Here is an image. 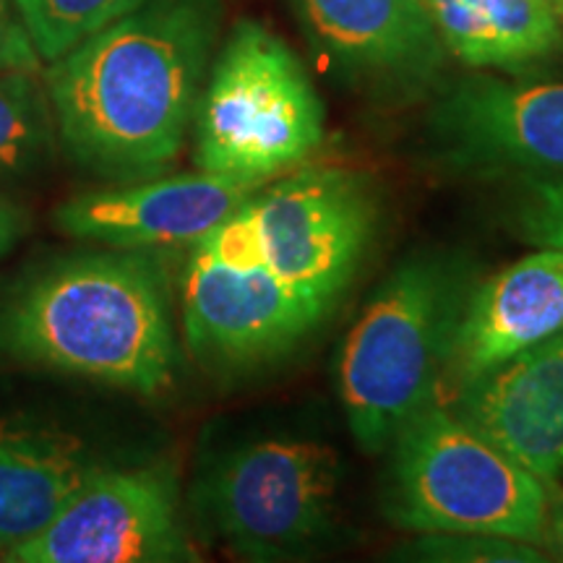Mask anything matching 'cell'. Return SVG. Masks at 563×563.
Returning a JSON list of instances; mask_svg holds the SVG:
<instances>
[{
    "label": "cell",
    "instance_id": "obj_1",
    "mask_svg": "<svg viewBox=\"0 0 563 563\" xmlns=\"http://www.w3.org/2000/svg\"><path fill=\"white\" fill-rule=\"evenodd\" d=\"M222 0H146L51 63L58 141L112 183L165 175L194 125Z\"/></svg>",
    "mask_w": 563,
    "mask_h": 563
},
{
    "label": "cell",
    "instance_id": "obj_2",
    "mask_svg": "<svg viewBox=\"0 0 563 563\" xmlns=\"http://www.w3.org/2000/svg\"><path fill=\"white\" fill-rule=\"evenodd\" d=\"M0 363L159 397L178 376L170 287L144 251L70 253L0 292Z\"/></svg>",
    "mask_w": 563,
    "mask_h": 563
},
{
    "label": "cell",
    "instance_id": "obj_3",
    "mask_svg": "<svg viewBox=\"0 0 563 563\" xmlns=\"http://www.w3.org/2000/svg\"><path fill=\"white\" fill-rule=\"evenodd\" d=\"M462 308L456 274L435 258H415L384 282L344 336L340 399L363 454L386 452L433 402Z\"/></svg>",
    "mask_w": 563,
    "mask_h": 563
},
{
    "label": "cell",
    "instance_id": "obj_4",
    "mask_svg": "<svg viewBox=\"0 0 563 563\" xmlns=\"http://www.w3.org/2000/svg\"><path fill=\"white\" fill-rule=\"evenodd\" d=\"M384 514L399 530L464 532L543 548L548 485L470 428L426 405L391 441Z\"/></svg>",
    "mask_w": 563,
    "mask_h": 563
},
{
    "label": "cell",
    "instance_id": "obj_5",
    "mask_svg": "<svg viewBox=\"0 0 563 563\" xmlns=\"http://www.w3.org/2000/svg\"><path fill=\"white\" fill-rule=\"evenodd\" d=\"M199 170L272 183L323 141V102L285 40L241 19L211 60L194 115Z\"/></svg>",
    "mask_w": 563,
    "mask_h": 563
},
{
    "label": "cell",
    "instance_id": "obj_6",
    "mask_svg": "<svg viewBox=\"0 0 563 563\" xmlns=\"http://www.w3.org/2000/svg\"><path fill=\"white\" fill-rule=\"evenodd\" d=\"M342 475L329 443L262 439L214 456L191 501L211 538L238 559L298 561L336 534Z\"/></svg>",
    "mask_w": 563,
    "mask_h": 563
},
{
    "label": "cell",
    "instance_id": "obj_7",
    "mask_svg": "<svg viewBox=\"0 0 563 563\" xmlns=\"http://www.w3.org/2000/svg\"><path fill=\"white\" fill-rule=\"evenodd\" d=\"M264 264L327 316L355 277L373 230L376 199L361 173L295 167L251 199Z\"/></svg>",
    "mask_w": 563,
    "mask_h": 563
},
{
    "label": "cell",
    "instance_id": "obj_8",
    "mask_svg": "<svg viewBox=\"0 0 563 563\" xmlns=\"http://www.w3.org/2000/svg\"><path fill=\"white\" fill-rule=\"evenodd\" d=\"M178 473L167 462L102 464L32 540L3 555L13 563L196 561Z\"/></svg>",
    "mask_w": 563,
    "mask_h": 563
},
{
    "label": "cell",
    "instance_id": "obj_9",
    "mask_svg": "<svg viewBox=\"0 0 563 563\" xmlns=\"http://www.w3.org/2000/svg\"><path fill=\"white\" fill-rule=\"evenodd\" d=\"M321 319L266 264L232 269L194 249L183 279V332L207 371L232 376L277 361Z\"/></svg>",
    "mask_w": 563,
    "mask_h": 563
},
{
    "label": "cell",
    "instance_id": "obj_10",
    "mask_svg": "<svg viewBox=\"0 0 563 563\" xmlns=\"http://www.w3.org/2000/svg\"><path fill=\"white\" fill-rule=\"evenodd\" d=\"M441 157L464 170L563 178V81L470 76L435 104Z\"/></svg>",
    "mask_w": 563,
    "mask_h": 563
},
{
    "label": "cell",
    "instance_id": "obj_11",
    "mask_svg": "<svg viewBox=\"0 0 563 563\" xmlns=\"http://www.w3.org/2000/svg\"><path fill=\"white\" fill-rule=\"evenodd\" d=\"M264 186L203 170L157 175L74 196L55 211V224L70 238L121 251L199 245Z\"/></svg>",
    "mask_w": 563,
    "mask_h": 563
},
{
    "label": "cell",
    "instance_id": "obj_12",
    "mask_svg": "<svg viewBox=\"0 0 563 563\" xmlns=\"http://www.w3.org/2000/svg\"><path fill=\"white\" fill-rule=\"evenodd\" d=\"M452 410L483 439L555 485L563 477V332L456 389Z\"/></svg>",
    "mask_w": 563,
    "mask_h": 563
},
{
    "label": "cell",
    "instance_id": "obj_13",
    "mask_svg": "<svg viewBox=\"0 0 563 563\" xmlns=\"http://www.w3.org/2000/svg\"><path fill=\"white\" fill-rule=\"evenodd\" d=\"M302 30L336 68L382 87H426L446 47L422 0H290Z\"/></svg>",
    "mask_w": 563,
    "mask_h": 563
},
{
    "label": "cell",
    "instance_id": "obj_14",
    "mask_svg": "<svg viewBox=\"0 0 563 563\" xmlns=\"http://www.w3.org/2000/svg\"><path fill=\"white\" fill-rule=\"evenodd\" d=\"M563 332V249L527 253L483 282L464 302L449 344L454 391L481 373Z\"/></svg>",
    "mask_w": 563,
    "mask_h": 563
},
{
    "label": "cell",
    "instance_id": "obj_15",
    "mask_svg": "<svg viewBox=\"0 0 563 563\" xmlns=\"http://www.w3.org/2000/svg\"><path fill=\"white\" fill-rule=\"evenodd\" d=\"M102 464L68 428L0 415V553L45 530Z\"/></svg>",
    "mask_w": 563,
    "mask_h": 563
},
{
    "label": "cell",
    "instance_id": "obj_16",
    "mask_svg": "<svg viewBox=\"0 0 563 563\" xmlns=\"http://www.w3.org/2000/svg\"><path fill=\"white\" fill-rule=\"evenodd\" d=\"M449 55L477 70L532 68L563 55L553 0H422Z\"/></svg>",
    "mask_w": 563,
    "mask_h": 563
},
{
    "label": "cell",
    "instance_id": "obj_17",
    "mask_svg": "<svg viewBox=\"0 0 563 563\" xmlns=\"http://www.w3.org/2000/svg\"><path fill=\"white\" fill-rule=\"evenodd\" d=\"M58 150V125L37 70H0V183L45 170Z\"/></svg>",
    "mask_w": 563,
    "mask_h": 563
},
{
    "label": "cell",
    "instance_id": "obj_18",
    "mask_svg": "<svg viewBox=\"0 0 563 563\" xmlns=\"http://www.w3.org/2000/svg\"><path fill=\"white\" fill-rule=\"evenodd\" d=\"M40 60L53 63L146 0H13Z\"/></svg>",
    "mask_w": 563,
    "mask_h": 563
},
{
    "label": "cell",
    "instance_id": "obj_19",
    "mask_svg": "<svg viewBox=\"0 0 563 563\" xmlns=\"http://www.w3.org/2000/svg\"><path fill=\"white\" fill-rule=\"evenodd\" d=\"M402 559L446 561V563H481V561H545L543 548L522 540L493 538V534L464 532H420L418 540L402 545Z\"/></svg>",
    "mask_w": 563,
    "mask_h": 563
},
{
    "label": "cell",
    "instance_id": "obj_20",
    "mask_svg": "<svg viewBox=\"0 0 563 563\" xmlns=\"http://www.w3.org/2000/svg\"><path fill=\"white\" fill-rule=\"evenodd\" d=\"M514 224L534 249H563V178H527Z\"/></svg>",
    "mask_w": 563,
    "mask_h": 563
},
{
    "label": "cell",
    "instance_id": "obj_21",
    "mask_svg": "<svg viewBox=\"0 0 563 563\" xmlns=\"http://www.w3.org/2000/svg\"><path fill=\"white\" fill-rule=\"evenodd\" d=\"M40 66L42 60L19 16L16 3L0 0V70H40Z\"/></svg>",
    "mask_w": 563,
    "mask_h": 563
},
{
    "label": "cell",
    "instance_id": "obj_22",
    "mask_svg": "<svg viewBox=\"0 0 563 563\" xmlns=\"http://www.w3.org/2000/svg\"><path fill=\"white\" fill-rule=\"evenodd\" d=\"M545 548L563 561V490H551L548 485V509H545Z\"/></svg>",
    "mask_w": 563,
    "mask_h": 563
},
{
    "label": "cell",
    "instance_id": "obj_23",
    "mask_svg": "<svg viewBox=\"0 0 563 563\" xmlns=\"http://www.w3.org/2000/svg\"><path fill=\"white\" fill-rule=\"evenodd\" d=\"M24 228H26V220L24 214H21V209L0 199V256L9 253L13 245H16Z\"/></svg>",
    "mask_w": 563,
    "mask_h": 563
},
{
    "label": "cell",
    "instance_id": "obj_24",
    "mask_svg": "<svg viewBox=\"0 0 563 563\" xmlns=\"http://www.w3.org/2000/svg\"><path fill=\"white\" fill-rule=\"evenodd\" d=\"M553 5H555V11H559V16L563 19V0H553Z\"/></svg>",
    "mask_w": 563,
    "mask_h": 563
}]
</instances>
